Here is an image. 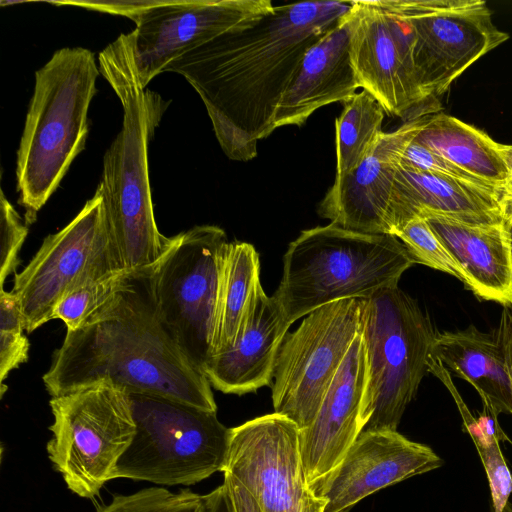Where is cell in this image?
<instances>
[{
	"instance_id": "cell-1",
	"label": "cell",
	"mask_w": 512,
	"mask_h": 512,
	"mask_svg": "<svg viewBox=\"0 0 512 512\" xmlns=\"http://www.w3.org/2000/svg\"><path fill=\"white\" fill-rule=\"evenodd\" d=\"M351 1L275 6L243 30L181 55L163 72L182 75L202 99L225 155L252 160L275 130L279 102L305 52L349 12Z\"/></svg>"
},
{
	"instance_id": "cell-2",
	"label": "cell",
	"mask_w": 512,
	"mask_h": 512,
	"mask_svg": "<svg viewBox=\"0 0 512 512\" xmlns=\"http://www.w3.org/2000/svg\"><path fill=\"white\" fill-rule=\"evenodd\" d=\"M153 270L129 273L104 307L82 327L67 331L42 378L51 397L107 381L129 394L217 412L208 379L160 323Z\"/></svg>"
},
{
	"instance_id": "cell-3",
	"label": "cell",
	"mask_w": 512,
	"mask_h": 512,
	"mask_svg": "<svg viewBox=\"0 0 512 512\" xmlns=\"http://www.w3.org/2000/svg\"><path fill=\"white\" fill-rule=\"evenodd\" d=\"M98 67L123 110L120 132L103 157L98 185L112 239L127 272L155 268L173 237L155 222L149 178L148 146L168 103L139 80L131 32L121 34L98 56Z\"/></svg>"
},
{
	"instance_id": "cell-4",
	"label": "cell",
	"mask_w": 512,
	"mask_h": 512,
	"mask_svg": "<svg viewBox=\"0 0 512 512\" xmlns=\"http://www.w3.org/2000/svg\"><path fill=\"white\" fill-rule=\"evenodd\" d=\"M99 73L94 54L83 47L57 50L35 72L16 164L19 204L27 224L35 222L85 147Z\"/></svg>"
},
{
	"instance_id": "cell-5",
	"label": "cell",
	"mask_w": 512,
	"mask_h": 512,
	"mask_svg": "<svg viewBox=\"0 0 512 512\" xmlns=\"http://www.w3.org/2000/svg\"><path fill=\"white\" fill-rule=\"evenodd\" d=\"M414 264L393 235L360 233L329 223L301 231L289 244L272 296L293 324L328 303L367 299L398 286Z\"/></svg>"
},
{
	"instance_id": "cell-6",
	"label": "cell",
	"mask_w": 512,
	"mask_h": 512,
	"mask_svg": "<svg viewBox=\"0 0 512 512\" xmlns=\"http://www.w3.org/2000/svg\"><path fill=\"white\" fill-rule=\"evenodd\" d=\"M129 395L136 431L115 479L190 486L223 472L231 428L217 412L161 396Z\"/></svg>"
},
{
	"instance_id": "cell-7",
	"label": "cell",
	"mask_w": 512,
	"mask_h": 512,
	"mask_svg": "<svg viewBox=\"0 0 512 512\" xmlns=\"http://www.w3.org/2000/svg\"><path fill=\"white\" fill-rule=\"evenodd\" d=\"M437 333L418 302L398 286L366 299L362 335L367 384L360 416L363 430H397L428 373L427 361Z\"/></svg>"
},
{
	"instance_id": "cell-8",
	"label": "cell",
	"mask_w": 512,
	"mask_h": 512,
	"mask_svg": "<svg viewBox=\"0 0 512 512\" xmlns=\"http://www.w3.org/2000/svg\"><path fill=\"white\" fill-rule=\"evenodd\" d=\"M48 458L67 488L91 499L115 479L117 464L133 441L130 395L107 382L51 397Z\"/></svg>"
},
{
	"instance_id": "cell-9",
	"label": "cell",
	"mask_w": 512,
	"mask_h": 512,
	"mask_svg": "<svg viewBox=\"0 0 512 512\" xmlns=\"http://www.w3.org/2000/svg\"><path fill=\"white\" fill-rule=\"evenodd\" d=\"M127 272L112 239L97 188L75 218L48 235L28 265L15 273L17 297L27 333L49 320L62 298L102 278Z\"/></svg>"
},
{
	"instance_id": "cell-10",
	"label": "cell",
	"mask_w": 512,
	"mask_h": 512,
	"mask_svg": "<svg viewBox=\"0 0 512 512\" xmlns=\"http://www.w3.org/2000/svg\"><path fill=\"white\" fill-rule=\"evenodd\" d=\"M227 242L225 231L218 226H194L174 236L171 248L153 270L160 323L201 372L212 353Z\"/></svg>"
},
{
	"instance_id": "cell-11",
	"label": "cell",
	"mask_w": 512,
	"mask_h": 512,
	"mask_svg": "<svg viewBox=\"0 0 512 512\" xmlns=\"http://www.w3.org/2000/svg\"><path fill=\"white\" fill-rule=\"evenodd\" d=\"M366 299L348 298L323 305L288 333L274 369V412L299 430L313 422L322 400L363 328Z\"/></svg>"
},
{
	"instance_id": "cell-12",
	"label": "cell",
	"mask_w": 512,
	"mask_h": 512,
	"mask_svg": "<svg viewBox=\"0 0 512 512\" xmlns=\"http://www.w3.org/2000/svg\"><path fill=\"white\" fill-rule=\"evenodd\" d=\"M351 12L350 58L360 88L404 122L439 111L418 83L414 32L400 0H353Z\"/></svg>"
},
{
	"instance_id": "cell-13",
	"label": "cell",
	"mask_w": 512,
	"mask_h": 512,
	"mask_svg": "<svg viewBox=\"0 0 512 512\" xmlns=\"http://www.w3.org/2000/svg\"><path fill=\"white\" fill-rule=\"evenodd\" d=\"M414 32L418 83L432 102L478 59L508 40L483 0H400ZM439 104V103H438Z\"/></svg>"
},
{
	"instance_id": "cell-14",
	"label": "cell",
	"mask_w": 512,
	"mask_h": 512,
	"mask_svg": "<svg viewBox=\"0 0 512 512\" xmlns=\"http://www.w3.org/2000/svg\"><path fill=\"white\" fill-rule=\"evenodd\" d=\"M299 431L276 412L231 428L223 473L245 486L261 512H325L327 499L306 477Z\"/></svg>"
},
{
	"instance_id": "cell-15",
	"label": "cell",
	"mask_w": 512,
	"mask_h": 512,
	"mask_svg": "<svg viewBox=\"0 0 512 512\" xmlns=\"http://www.w3.org/2000/svg\"><path fill=\"white\" fill-rule=\"evenodd\" d=\"M270 0H157L131 17L138 76L146 88L172 61L273 13Z\"/></svg>"
},
{
	"instance_id": "cell-16",
	"label": "cell",
	"mask_w": 512,
	"mask_h": 512,
	"mask_svg": "<svg viewBox=\"0 0 512 512\" xmlns=\"http://www.w3.org/2000/svg\"><path fill=\"white\" fill-rule=\"evenodd\" d=\"M430 115L405 121L391 132H381L361 162L335 181L318 206L321 217L341 228L390 234L389 208L400 158Z\"/></svg>"
},
{
	"instance_id": "cell-17",
	"label": "cell",
	"mask_w": 512,
	"mask_h": 512,
	"mask_svg": "<svg viewBox=\"0 0 512 512\" xmlns=\"http://www.w3.org/2000/svg\"><path fill=\"white\" fill-rule=\"evenodd\" d=\"M366 384L367 358L361 330L329 386L313 422L299 431L306 477L320 496L363 431L360 416Z\"/></svg>"
},
{
	"instance_id": "cell-18",
	"label": "cell",
	"mask_w": 512,
	"mask_h": 512,
	"mask_svg": "<svg viewBox=\"0 0 512 512\" xmlns=\"http://www.w3.org/2000/svg\"><path fill=\"white\" fill-rule=\"evenodd\" d=\"M442 459L427 445L397 430H363L326 485L325 512H348L387 486L439 468Z\"/></svg>"
},
{
	"instance_id": "cell-19",
	"label": "cell",
	"mask_w": 512,
	"mask_h": 512,
	"mask_svg": "<svg viewBox=\"0 0 512 512\" xmlns=\"http://www.w3.org/2000/svg\"><path fill=\"white\" fill-rule=\"evenodd\" d=\"M351 8L304 54L276 110L274 127L301 126L319 108L346 102L360 88L350 58Z\"/></svg>"
},
{
	"instance_id": "cell-20",
	"label": "cell",
	"mask_w": 512,
	"mask_h": 512,
	"mask_svg": "<svg viewBox=\"0 0 512 512\" xmlns=\"http://www.w3.org/2000/svg\"><path fill=\"white\" fill-rule=\"evenodd\" d=\"M425 214L473 224L504 222L499 190L399 167L389 208L390 234L395 236L408 221Z\"/></svg>"
},
{
	"instance_id": "cell-21",
	"label": "cell",
	"mask_w": 512,
	"mask_h": 512,
	"mask_svg": "<svg viewBox=\"0 0 512 512\" xmlns=\"http://www.w3.org/2000/svg\"><path fill=\"white\" fill-rule=\"evenodd\" d=\"M420 217L459 264L466 287L476 297L512 305V246L504 222L473 224L437 214Z\"/></svg>"
},
{
	"instance_id": "cell-22",
	"label": "cell",
	"mask_w": 512,
	"mask_h": 512,
	"mask_svg": "<svg viewBox=\"0 0 512 512\" xmlns=\"http://www.w3.org/2000/svg\"><path fill=\"white\" fill-rule=\"evenodd\" d=\"M290 325L277 300L263 291L242 336L204 365L202 372L210 385L236 395L271 385L277 355Z\"/></svg>"
},
{
	"instance_id": "cell-23",
	"label": "cell",
	"mask_w": 512,
	"mask_h": 512,
	"mask_svg": "<svg viewBox=\"0 0 512 512\" xmlns=\"http://www.w3.org/2000/svg\"><path fill=\"white\" fill-rule=\"evenodd\" d=\"M430 355L451 375L469 382L496 417L512 414V383L493 334L474 325L437 333Z\"/></svg>"
},
{
	"instance_id": "cell-24",
	"label": "cell",
	"mask_w": 512,
	"mask_h": 512,
	"mask_svg": "<svg viewBox=\"0 0 512 512\" xmlns=\"http://www.w3.org/2000/svg\"><path fill=\"white\" fill-rule=\"evenodd\" d=\"M263 291L259 254L254 246L228 241L222 254L211 357L232 347L242 336Z\"/></svg>"
},
{
	"instance_id": "cell-25",
	"label": "cell",
	"mask_w": 512,
	"mask_h": 512,
	"mask_svg": "<svg viewBox=\"0 0 512 512\" xmlns=\"http://www.w3.org/2000/svg\"><path fill=\"white\" fill-rule=\"evenodd\" d=\"M414 140L500 192L508 181L499 143L458 118L431 114Z\"/></svg>"
},
{
	"instance_id": "cell-26",
	"label": "cell",
	"mask_w": 512,
	"mask_h": 512,
	"mask_svg": "<svg viewBox=\"0 0 512 512\" xmlns=\"http://www.w3.org/2000/svg\"><path fill=\"white\" fill-rule=\"evenodd\" d=\"M385 114L380 103L364 89L344 102L335 121L336 177L346 175L361 162L382 132Z\"/></svg>"
},
{
	"instance_id": "cell-27",
	"label": "cell",
	"mask_w": 512,
	"mask_h": 512,
	"mask_svg": "<svg viewBox=\"0 0 512 512\" xmlns=\"http://www.w3.org/2000/svg\"><path fill=\"white\" fill-rule=\"evenodd\" d=\"M497 418L483 412L478 425L468 433L486 471L494 512H503L512 493V475L500 450Z\"/></svg>"
},
{
	"instance_id": "cell-28",
	"label": "cell",
	"mask_w": 512,
	"mask_h": 512,
	"mask_svg": "<svg viewBox=\"0 0 512 512\" xmlns=\"http://www.w3.org/2000/svg\"><path fill=\"white\" fill-rule=\"evenodd\" d=\"M128 274H114L71 291L56 306L53 319L62 320L67 331L82 327L117 294Z\"/></svg>"
},
{
	"instance_id": "cell-29",
	"label": "cell",
	"mask_w": 512,
	"mask_h": 512,
	"mask_svg": "<svg viewBox=\"0 0 512 512\" xmlns=\"http://www.w3.org/2000/svg\"><path fill=\"white\" fill-rule=\"evenodd\" d=\"M25 321L17 297L12 292L0 289V395L9 373L28 359L30 343L26 334Z\"/></svg>"
},
{
	"instance_id": "cell-30",
	"label": "cell",
	"mask_w": 512,
	"mask_h": 512,
	"mask_svg": "<svg viewBox=\"0 0 512 512\" xmlns=\"http://www.w3.org/2000/svg\"><path fill=\"white\" fill-rule=\"evenodd\" d=\"M414 263L447 273L465 284V275L424 217H414L395 235Z\"/></svg>"
},
{
	"instance_id": "cell-31",
	"label": "cell",
	"mask_w": 512,
	"mask_h": 512,
	"mask_svg": "<svg viewBox=\"0 0 512 512\" xmlns=\"http://www.w3.org/2000/svg\"><path fill=\"white\" fill-rule=\"evenodd\" d=\"M203 495L190 489L177 493L163 487H149L132 494L115 495L96 512H202Z\"/></svg>"
},
{
	"instance_id": "cell-32",
	"label": "cell",
	"mask_w": 512,
	"mask_h": 512,
	"mask_svg": "<svg viewBox=\"0 0 512 512\" xmlns=\"http://www.w3.org/2000/svg\"><path fill=\"white\" fill-rule=\"evenodd\" d=\"M28 234V228L19 213L1 189L0 198V287L20 263L19 252Z\"/></svg>"
},
{
	"instance_id": "cell-33",
	"label": "cell",
	"mask_w": 512,
	"mask_h": 512,
	"mask_svg": "<svg viewBox=\"0 0 512 512\" xmlns=\"http://www.w3.org/2000/svg\"><path fill=\"white\" fill-rule=\"evenodd\" d=\"M399 167L408 171L443 175L479 186L495 188L457 167L414 139L402 153Z\"/></svg>"
},
{
	"instance_id": "cell-34",
	"label": "cell",
	"mask_w": 512,
	"mask_h": 512,
	"mask_svg": "<svg viewBox=\"0 0 512 512\" xmlns=\"http://www.w3.org/2000/svg\"><path fill=\"white\" fill-rule=\"evenodd\" d=\"M492 334L501 351L512 383V305L503 308L498 326Z\"/></svg>"
},
{
	"instance_id": "cell-35",
	"label": "cell",
	"mask_w": 512,
	"mask_h": 512,
	"mask_svg": "<svg viewBox=\"0 0 512 512\" xmlns=\"http://www.w3.org/2000/svg\"><path fill=\"white\" fill-rule=\"evenodd\" d=\"M223 483L227 487L234 512H261L251 493L231 474L224 472Z\"/></svg>"
},
{
	"instance_id": "cell-36",
	"label": "cell",
	"mask_w": 512,
	"mask_h": 512,
	"mask_svg": "<svg viewBox=\"0 0 512 512\" xmlns=\"http://www.w3.org/2000/svg\"><path fill=\"white\" fill-rule=\"evenodd\" d=\"M202 512H234L231 498L224 483L210 493L203 495Z\"/></svg>"
},
{
	"instance_id": "cell-37",
	"label": "cell",
	"mask_w": 512,
	"mask_h": 512,
	"mask_svg": "<svg viewBox=\"0 0 512 512\" xmlns=\"http://www.w3.org/2000/svg\"><path fill=\"white\" fill-rule=\"evenodd\" d=\"M500 206L503 221L506 225L512 223V187L503 188L500 192Z\"/></svg>"
},
{
	"instance_id": "cell-38",
	"label": "cell",
	"mask_w": 512,
	"mask_h": 512,
	"mask_svg": "<svg viewBox=\"0 0 512 512\" xmlns=\"http://www.w3.org/2000/svg\"><path fill=\"white\" fill-rule=\"evenodd\" d=\"M498 149L508 173V181L503 188H510L512 187V144L499 143Z\"/></svg>"
},
{
	"instance_id": "cell-39",
	"label": "cell",
	"mask_w": 512,
	"mask_h": 512,
	"mask_svg": "<svg viewBox=\"0 0 512 512\" xmlns=\"http://www.w3.org/2000/svg\"><path fill=\"white\" fill-rule=\"evenodd\" d=\"M503 512H512V503L508 502Z\"/></svg>"
},
{
	"instance_id": "cell-40",
	"label": "cell",
	"mask_w": 512,
	"mask_h": 512,
	"mask_svg": "<svg viewBox=\"0 0 512 512\" xmlns=\"http://www.w3.org/2000/svg\"><path fill=\"white\" fill-rule=\"evenodd\" d=\"M507 227H508V230H509L510 239H511V246H512V223L507 225Z\"/></svg>"
},
{
	"instance_id": "cell-41",
	"label": "cell",
	"mask_w": 512,
	"mask_h": 512,
	"mask_svg": "<svg viewBox=\"0 0 512 512\" xmlns=\"http://www.w3.org/2000/svg\"><path fill=\"white\" fill-rule=\"evenodd\" d=\"M203 511V510H202Z\"/></svg>"
}]
</instances>
